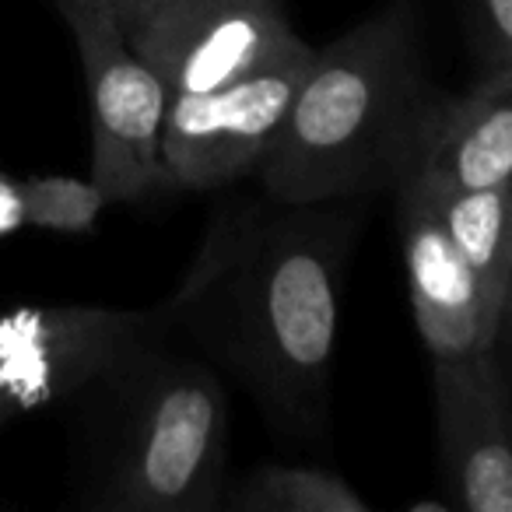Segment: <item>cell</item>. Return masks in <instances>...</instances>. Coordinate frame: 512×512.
<instances>
[{"label":"cell","instance_id":"cell-10","mask_svg":"<svg viewBox=\"0 0 512 512\" xmlns=\"http://www.w3.org/2000/svg\"><path fill=\"white\" fill-rule=\"evenodd\" d=\"M404 176L453 190L512 183V64L477 71L463 92L439 88Z\"/></svg>","mask_w":512,"mask_h":512},{"label":"cell","instance_id":"cell-13","mask_svg":"<svg viewBox=\"0 0 512 512\" xmlns=\"http://www.w3.org/2000/svg\"><path fill=\"white\" fill-rule=\"evenodd\" d=\"M106 207V197L95 190L92 179H11L0 172V235H11L18 228L78 235L95 228V221H99V214Z\"/></svg>","mask_w":512,"mask_h":512},{"label":"cell","instance_id":"cell-2","mask_svg":"<svg viewBox=\"0 0 512 512\" xmlns=\"http://www.w3.org/2000/svg\"><path fill=\"white\" fill-rule=\"evenodd\" d=\"M60 411L74 502L92 512H218L228 393L169 327L130 344Z\"/></svg>","mask_w":512,"mask_h":512},{"label":"cell","instance_id":"cell-15","mask_svg":"<svg viewBox=\"0 0 512 512\" xmlns=\"http://www.w3.org/2000/svg\"><path fill=\"white\" fill-rule=\"evenodd\" d=\"M113 4V11H116V18H123V15H130V11L141 4V0H109Z\"/></svg>","mask_w":512,"mask_h":512},{"label":"cell","instance_id":"cell-9","mask_svg":"<svg viewBox=\"0 0 512 512\" xmlns=\"http://www.w3.org/2000/svg\"><path fill=\"white\" fill-rule=\"evenodd\" d=\"M393 190H397L411 309L428 355L474 358L491 351L505 337V320L488 309L481 285L446 239L421 186L400 179Z\"/></svg>","mask_w":512,"mask_h":512},{"label":"cell","instance_id":"cell-6","mask_svg":"<svg viewBox=\"0 0 512 512\" xmlns=\"http://www.w3.org/2000/svg\"><path fill=\"white\" fill-rule=\"evenodd\" d=\"M162 306H22L0 313V439L64 407L120 351L165 330Z\"/></svg>","mask_w":512,"mask_h":512},{"label":"cell","instance_id":"cell-3","mask_svg":"<svg viewBox=\"0 0 512 512\" xmlns=\"http://www.w3.org/2000/svg\"><path fill=\"white\" fill-rule=\"evenodd\" d=\"M439 95L421 53L418 0H386L313 50L256 176L288 204L365 200L407 172L418 127Z\"/></svg>","mask_w":512,"mask_h":512},{"label":"cell","instance_id":"cell-5","mask_svg":"<svg viewBox=\"0 0 512 512\" xmlns=\"http://www.w3.org/2000/svg\"><path fill=\"white\" fill-rule=\"evenodd\" d=\"M309 60L313 46L295 39L211 92L169 99L162 120L165 190H218L256 172Z\"/></svg>","mask_w":512,"mask_h":512},{"label":"cell","instance_id":"cell-14","mask_svg":"<svg viewBox=\"0 0 512 512\" xmlns=\"http://www.w3.org/2000/svg\"><path fill=\"white\" fill-rule=\"evenodd\" d=\"M477 71L512 64V0H460Z\"/></svg>","mask_w":512,"mask_h":512},{"label":"cell","instance_id":"cell-7","mask_svg":"<svg viewBox=\"0 0 512 512\" xmlns=\"http://www.w3.org/2000/svg\"><path fill=\"white\" fill-rule=\"evenodd\" d=\"M120 29L169 99L211 92L299 39L281 0H141Z\"/></svg>","mask_w":512,"mask_h":512},{"label":"cell","instance_id":"cell-11","mask_svg":"<svg viewBox=\"0 0 512 512\" xmlns=\"http://www.w3.org/2000/svg\"><path fill=\"white\" fill-rule=\"evenodd\" d=\"M421 186L432 204L446 239L463 256V264L477 278L488 309L498 320H509L512 295V232H509V186H481V190H453L428 179L404 176Z\"/></svg>","mask_w":512,"mask_h":512},{"label":"cell","instance_id":"cell-4","mask_svg":"<svg viewBox=\"0 0 512 512\" xmlns=\"http://www.w3.org/2000/svg\"><path fill=\"white\" fill-rule=\"evenodd\" d=\"M78 43L92 109V183L106 204H134L162 183V120L169 95L130 50L109 0H57Z\"/></svg>","mask_w":512,"mask_h":512},{"label":"cell","instance_id":"cell-12","mask_svg":"<svg viewBox=\"0 0 512 512\" xmlns=\"http://www.w3.org/2000/svg\"><path fill=\"white\" fill-rule=\"evenodd\" d=\"M225 512H369L362 491L344 474L302 463H256L225 481Z\"/></svg>","mask_w":512,"mask_h":512},{"label":"cell","instance_id":"cell-1","mask_svg":"<svg viewBox=\"0 0 512 512\" xmlns=\"http://www.w3.org/2000/svg\"><path fill=\"white\" fill-rule=\"evenodd\" d=\"M362 200L288 204L235 197L214 207L190 267L162 299L183 344L253 400L274 435H327L330 379Z\"/></svg>","mask_w":512,"mask_h":512},{"label":"cell","instance_id":"cell-8","mask_svg":"<svg viewBox=\"0 0 512 512\" xmlns=\"http://www.w3.org/2000/svg\"><path fill=\"white\" fill-rule=\"evenodd\" d=\"M435 456L449 509L512 512V400L505 341L474 358H432Z\"/></svg>","mask_w":512,"mask_h":512}]
</instances>
